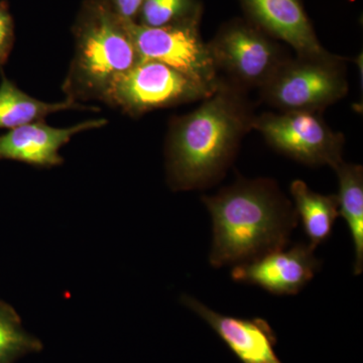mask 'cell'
I'll return each instance as SVG.
<instances>
[{
    "instance_id": "1",
    "label": "cell",
    "mask_w": 363,
    "mask_h": 363,
    "mask_svg": "<svg viewBox=\"0 0 363 363\" xmlns=\"http://www.w3.org/2000/svg\"><path fill=\"white\" fill-rule=\"evenodd\" d=\"M245 89L219 79L194 111L176 119L167 143V172L176 191L209 187L230 166L255 121Z\"/></svg>"
},
{
    "instance_id": "2",
    "label": "cell",
    "mask_w": 363,
    "mask_h": 363,
    "mask_svg": "<svg viewBox=\"0 0 363 363\" xmlns=\"http://www.w3.org/2000/svg\"><path fill=\"white\" fill-rule=\"evenodd\" d=\"M203 202L213 222L214 267L238 266L285 247L298 223L295 208L269 179L241 180Z\"/></svg>"
},
{
    "instance_id": "3",
    "label": "cell",
    "mask_w": 363,
    "mask_h": 363,
    "mask_svg": "<svg viewBox=\"0 0 363 363\" xmlns=\"http://www.w3.org/2000/svg\"><path fill=\"white\" fill-rule=\"evenodd\" d=\"M140 61L124 21L98 6L79 30L77 47L64 90L76 100L98 98Z\"/></svg>"
},
{
    "instance_id": "4",
    "label": "cell",
    "mask_w": 363,
    "mask_h": 363,
    "mask_svg": "<svg viewBox=\"0 0 363 363\" xmlns=\"http://www.w3.org/2000/svg\"><path fill=\"white\" fill-rule=\"evenodd\" d=\"M347 92L345 61L329 52L289 58L260 88L262 99L281 112L319 113Z\"/></svg>"
},
{
    "instance_id": "5",
    "label": "cell",
    "mask_w": 363,
    "mask_h": 363,
    "mask_svg": "<svg viewBox=\"0 0 363 363\" xmlns=\"http://www.w3.org/2000/svg\"><path fill=\"white\" fill-rule=\"evenodd\" d=\"M214 90L160 62L140 60L117 79L102 100L138 116L152 109L204 100Z\"/></svg>"
},
{
    "instance_id": "6",
    "label": "cell",
    "mask_w": 363,
    "mask_h": 363,
    "mask_svg": "<svg viewBox=\"0 0 363 363\" xmlns=\"http://www.w3.org/2000/svg\"><path fill=\"white\" fill-rule=\"evenodd\" d=\"M123 21L140 60L160 62L210 89L217 87L220 78L195 21L161 28Z\"/></svg>"
},
{
    "instance_id": "7",
    "label": "cell",
    "mask_w": 363,
    "mask_h": 363,
    "mask_svg": "<svg viewBox=\"0 0 363 363\" xmlns=\"http://www.w3.org/2000/svg\"><path fill=\"white\" fill-rule=\"evenodd\" d=\"M252 128L274 150L303 164L335 169L343 162L344 135L316 112L264 113L255 117Z\"/></svg>"
},
{
    "instance_id": "8",
    "label": "cell",
    "mask_w": 363,
    "mask_h": 363,
    "mask_svg": "<svg viewBox=\"0 0 363 363\" xmlns=\"http://www.w3.org/2000/svg\"><path fill=\"white\" fill-rule=\"evenodd\" d=\"M208 49L217 72L243 89L264 87L291 58L266 35L240 23L224 28Z\"/></svg>"
},
{
    "instance_id": "9",
    "label": "cell",
    "mask_w": 363,
    "mask_h": 363,
    "mask_svg": "<svg viewBox=\"0 0 363 363\" xmlns=\"http://www.w3.org/2000/svg\"><path fill=\"white\" fill-rule=\"evenodd\" d=\"M314 250L311 245H298L288 250L279 248L235 266L231 276L234 281L259 286L276 295H295L319 269Z\"/></svg>"
},
{
    "instance_id": "10",
    "label": "cell",
    "mask_w": 363,
    "mask_h": 363,
    "mask_svg": "<svg viewBox=\"0 0 363 363\" xmlns=\"http://www.w3.org/2000/svg\"><path fill=\"white\" fill-rule=\"evenodd\" d=\"M182 302L213 329L241 363H284L274 350L276 334L266 320L226 316L190 296H183Z\"/></svg>"
},
{
    "instance_id": "11",
    "label": "cell",
    "mask_w": 363,
    "mask_h": 363,
    "mask_svg": "<svg viewBox=\"0 0 363 363\" xmlns=\"http://www.w3.org/2000/svg\"><path fill=\"white\" fill-rule=\"evenodd\" d=\"M105 124V119H94L67 128H52L40 121L26 124L0 136V160L26 162L40 168L59 166L64 161L60 150L72 136Z\"/></svg>"
},
{
    "instance_id": "12",
    "label": "cell",
    "mask_w": 363,
    "mask_h": 363,
    "mask_svg": "<svg viewBox=\"0 0 363 363\" xmlns=\"http://www.w3.org/2000/svg\"><path fill=\"white\" fill-rule=\"evenodd\" d=\"M248 13L269 35L284 40L297 56L328 52L318 40L300 0H242Z\"/></svg>"
},
{
    "instance_id": "13",
    "label": "cell",
    "mask_w": 363,
    "mask_h": 363,
    "mask_svg": "<svg viewBox=\"0 0 363 363\" xmlns=\"http://www.w3.org/2000/svg\"><path fill=\"white\" fill-rule=\"evenodd\" d=\"M291 194L295 202L296 213L302 219L309 238V245L316 248L331 235L339 215L337 196L319 194L300 180L291 184Z\"/></svg>"
},
{
    "instance_id": "14",
    "label": "cell",
    "mask_w": 363,
    "mask_h": 363,
    "mask_svg": "<svg viewBox=\"0 0 363 363\" xmlns=\"http://www.w3.org/2000/svg\"><path fill=\"white\" fill-rule=\"evenodd\" d=\"M338 177L339 214L342 215L352 236L355 250L354 272L363 269V169L358 164L341 162L334 169Z\"/></svg>"
},
{
    "instance_id": "15",
    "label": "cell",
    "mask_w": 363,
    "mask_h": 363,
    "mask_svg": "<svg viewBox=\"0 0 363 363\" xmlns=\"http://www.w3.org/2000/svg\"><path fill=\"white\" fill-rule=\"evenodd\" d=\"M82 105L68 98L59 104H47L30 97L11 81L2 77L0 83V130L20 128L42 121L49 114L68 109H83Z\"/></svg>"
},
{
    "instance_id": "16",
    "label": "cell",
    "mask_w": 363,
    "mask_h": 363,
    "mask_svg": "<svg viewBox=\"0 0 363 363\" xmlns=\"http://www.w3.org/2000/svg\"><path fill=\"white\" fill-rule=\"evenodd\" d=\"M43 350L42 341L23 328L13 306L0 300V363H14Z\"/></svg>"
},
{
    "instance_id": "17",
    "label": "cell",
    "mask_w": 363,
    "mask_h": 363,
    "mask_svg": "<svg viewBox=\"0 0 363 363\" xmlns=\"http://www.w3.org/2000/svg\"><path fill=\"white\" fill-rule=\"evenodd\" d=\"M190 0H145L142 6L143 26L161 28L174 23L190 9Z\"/></svg>"
},
{
    "instance_id": "18",
    "label": "cell",
    "mask_w": 363,
    "mask_h": 363,
    "mask_svg": "<svg viewBox=\"0 0 363 363\" xmlns=\"http://www.w3.org/2000/svg\"><path fill=\"white\" fill-rule=\"evenodd\" d=\"M13 43V23L7 9L0 4V66L4 65Z\"/></svg>"
},
{
    "instance_id": "19",
    "label": "cell",
    "mask_w": 363,
    "mask_h": 363,
    "mask_svg": "<svg viewBox=\"0 0 363 363\" xmlns=\"http://www.w3.org/2000/svg\"><path fill=\"white\" fill-rule=\"evenodd\" d=\"M145 0H116V13L121 18L133 21Z\"/></svg>"
}]
</instances>
